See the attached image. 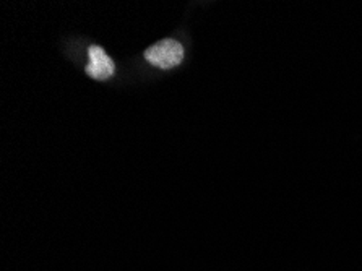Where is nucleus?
<instances>
[{"label": "nucleus", "mask_w": 362, "mask_h": 271, "mask_svg": "<svg viewBox=\"0 0 362 271\" xmlns=\"http://www.w3.org/2000/svg\"><path fill=\"white\" fill-rule=\"evenodd\" d=\"M145 59L158 69H174L182 62L184 47L182 44L174 40H163L146 49Z\"/></svg>", "instance_id": "obj_1"}, {"label": "nucleus", "mask_w": 362, "mask_h": 271, "mask_svg": "<svg viewBox=\"0 0 362 271\" xmlns=\"http://www.w3.org/2000/svg\"><path fill=\"white\" fill-rule=\"evenodd\" d=\"M90 65H86V75L95 80H107L114 74V62L101 46H91L90 51Z\"/></svg>", "instance_id": "obj_2"}]
</instances>
